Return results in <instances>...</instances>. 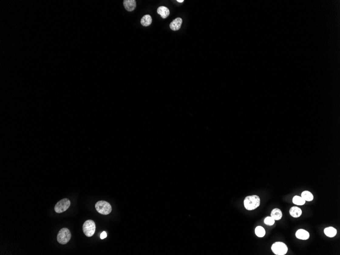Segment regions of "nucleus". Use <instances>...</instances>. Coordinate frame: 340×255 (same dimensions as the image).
<instances>
[{
    "instance_id": "nucleus-16",
    "label": "nucleus",
    "mask_w": 340,
    "mask_h": 255,
    "mask_svg": "<svg viewBox=\"0 0 340 255\" xmlns=\"http://www.w3.org/2000/svg\"><path fill=\"white\" fill-rule=\"evenodd\" d=\"M292 202L295 205H299V206L304 205L305 203V200H304L302 197L298 195H295L293 197Z\"/></svg>"
},
{
    "instance_id": "nucleus-7",
    "label": "nucleus",
    "mask_w": 340,
    "mask_h": 255,
    "mask_svg": "<svg viewBox=\"0 0 340 255\" xmlns=\"http://www.w3.org/2000/svg\"><path fill=\"white\" fill-rule=\"evenodd\" d=\"M123 5L125 9L128 11H134L137 6L135 0H124L123 1Z\"/></svg>"
},
{
    "instance_id": "nucleus-2",
    "label": "nucleus",
    "mask_w": 340,
    "mask_h": 255,
    "mask_svg": "<svg viewBox=\"0 0 340 255\" xmlns=\"http://www.w3.org/2000/svg\"><path fill=\"white\" fill-rule=\"evenodd\" d=\"M95 208L98 212L103 215L109 214L112 210L111 205L105 201L97 202L95 204Z\"/></svg>"
},
{
    "instance_id": "nucleus-11",
    "label": "nucleus",
    "mask_w": 340,
    "mask_h": 255,
    "mask_svg": "<svg viewBox=\"0 0 340 255\" xmlns=\"http://www.w3.org/2000/svg\"><path fill=\"white\" fill-rule=\"evenodd\" d=\"M289 213L292 217L294 218H298L301 216L302 214V210L301 208L296 206H293L290 208Z\"/></svg>"
},
{
    "instance_id": "nucleus-17",
    "label": "nucleus",
    "mask_w": 340,
    "mask_h": 255,
    "mask_svg": "<svg viewBox=\"0 0 340 255\" xmlns=\"http://www.w3.org/2000/svg\"><path fill=\"white\" fill-rule=\"evenodd\" d=\"M255 233L259 237H263L265 235V230L261 226H258L255 229Z\"/></svg>"
},
{
    "instance_id": "nucleus-20",
    "label": "nucleus",
    "mask_w": 340,
    "mask_h": 255,
    "mask_svg": "<svg viewBox=\"0 0 340 255\" xmlns=\"http://www.w3.org/2000/svg\"><path fill=\"white\" fill-rule=\"evenodd\" d=\"M177 2H179V3H183L184 2V1L183 0H177Z\"/></svg>"
},
{
    "instance_id": "nucleus-19",
    "label": "nucleus",
    "mask_w": 340,
    "mask_h": 255,
    "mask_svg": "<svg viewBox=\"0 0 340 255\" xmlns=\"http://www.w3.org/2000/svg\"><path fill=\"white\" fill-rule=\"evenodd\" d=\"M107 237V234L106 233V232H103V233H101L100 235V238L101 240H104L105 238Z\"/></svg>"
},
{
    "instance_id": "nucleus-4",
    "label": "nucleus",
    "mask_w": 340,
    "mask_h": 255,
    "mask_svg": "<svg viewBox=\"0 0 340 255\" xmlns=\"http://www.w3.org/2000/svg\"><path fill=\"white\" fill-rule=\"evenodd\" d=\"M96 230V225L95 223L93 220H86L83 226V233L87 237H92L94 234Z\"/></svg>"
},
{
    "instance_id": "nucleus-3",
    "label": "nucleus",
    "mask_w": 340,
    "mask_h": 255,
    "mask_svg": "<svg viewBox=\"0 0 340 255\" xmlns=\"http://www.w3.org/2000/svg\"><path fill=\"white\" fill-rule=\"evenodd\" d=\"M71 234L68 229L64 228L59 231L57 235V241L61 244L67 243L71 239Z\"/></svg>"
},
{
    "instance_id": "nucleus-8",
    "label": "nucleus",
    "mask_w": 340,
    "mask_h": 255,
    "mask_svg": "<svg viewBox=\"0 0 340 255\" xmlns=\"http://www.w3.org/2000/svg\"><path fill=\"white\" fill-rule=\"evenodd\" d=\"M182 24V19L180 18H177L172 21L170 24V28L173 31L179 30Z\"/></svg>"
},
{
    "instance_id": "nucleus-12",
    "label": "nucleus",
    "mask_w": 340,
    "mask_h": 255,
    "mask_svg": "<svg viewBox=\"0 0 340 255\" xmlns=\"http://www.w3.org/2000/svg\"><path fill=\"white\" fill-rule=\"evenodd\" d=\"M282 211L278 208L274 209L271 212V217H273L275 220H280L282 219Z\"/></svg>"
},
{
    "instance_id": "nucleus-10",
    "label": "nucleus",
    "mask_w": 340,
    "mask_h": 255,
    "mask_svg": "<svg viewBox=\"0 0 340 255\" xmlns=\"http://www.w3.org/2000/svg\"><path fill=\"white\" fill-rule=\"evenodd\" d=\"M158 14L161 16L162 19H166L170 15V10L167 7L161 6L157 10Z\"/></svg>"
},
{
    "instance_id": "nucleus-5",
    "label": "nucleus",
    "mask_w": 340,
    "mask_h": 255,
    "mask_svg": "<svg viewBox=\"0 0 340 255\" xmlns=\"http://www.w3.org/2000/svg\"><path fill=\"white\" fill-rule=\"evenodd\" d=\"M271 250L273 253L277 255H285L288 252V247L284 243L276 242L273 244Z\"/></svg>"
},
{
    "instance_id": "nucleus-15",
    "label": "nucleus",
    "mask_w": 340,
    "mask_h": 255,
    "mask_svg": "<svg viewBox=\"0 0 340 255\" xmlns=\"http://www.w3.org/2000/svg\"><path fill=\"white\" fill-rule=\"evenodd\" d=\"M301 197L305 201H312L314 199L313 194L308 191H304L301 193Z\"/></svg>"
},
{
    "instance_id": "nucleus-14",
    "label": "nucleus",
    "mask_w": 340,
    "mask_h": 255,
    "mask_svg": "<svg viewBox=\"0 0 340 255\" xmlns=\"http://www.w3.org/2000/svg\"><path fill=\"white\" fill-rule=\"evenodd\" d=\"M324 232L326 236L329 237H334L337 235V230L332 227H328L324 230Z\"/></svg>"
},
{
    "instance_id": "nucleus-1",
    "label": "nucleus",
    "mask_w": 340,
    "mask_h": 255,
    "mask_svg": "<svg viewBox=\"0 0 340 255\" xmlns=\"http://www.w3.org/2000/svg\"><path fill=\"white\" fill-rule=\"evenodd\" d=\"M260 199L257 195H250L244 200V205L246 209L253 210L260 206Z\"/></svg>"
},
{
    "instance_id": "nucleus-13",
    "label": "nucleus",
    "mask_w": 340,
    "mask_h": 255,
    "mask_svg": "<svg viewBox=\"0 0 340 255\" xmlns=\"http://www.w3.org/2000/svg\"><path fill=\"white\" fill-rule=\"evenodd\" d=\"M152 22V19L151 16L149 14H147L144 16L141 20V24L144 27H148L151 25Z\"/></svg>"
},
{
    "instance_id": "nucleus-6",
    "label": "nucleus",
    "mask_w": 340,
    "mask_h": 255,
    "mask_svg": "<svg viewBox=\"0 0 340 255\" xmlns=\"http://www.w3.org/2000/svg\"><path fill=\"white\" fill-rule=\"evenodd\" d=\"M70 201L68 199H63L56 204L55 206V211L58 213L64 212L70 207Z\"/></svg>"
},
{
    "instance_id": "nucleus-9",
    "label": "nucleus",
    "mask_w": 340,
    "mask_h": 255,
    "mask_svg": "<svg viewBox=\"0 0 340 255\" xmlns=\"http://www.w3.org/2000/svg\"><path fill=\"white\" fill-rule=\"evenodd\" d=\"M295 236L299 240H307L310 237V234L306 230L299 229L296 231Z\"/></svg>"
},
{
    "instance_id": "nucleus-18",
    "label": "nucleus",
    "mask_w": 340,
    "mask_h": 255,
    "mask_svg": "<svg viewBox=\"0 0 340 255\" xmlns=\"http://www.w3.org/2000/svg\"><path fill=\"white\" fill-rule=\"evenodd\" d=\"M264 222V224H266L267 225L273 226L275 223V220L271 216H267L265 219Z\"/></svg>"
}]
</instances>
